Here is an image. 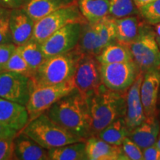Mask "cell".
I'll list each match as a JSON object with an SVG mask.
<instances>
[{"mask_svg": "<svg viewBox=\"0 0 160 160\" xmlns=\"http://www.w3.org/2000/svg\"><path fill=\"white\" fill-rule=\"evenodd\" d=\"M11 10L5 8L2 11L0 12V28H2L5 26L9 25V16Z\"/></svg>", "mask_w": 160, "mask_h": 160, "instance_id": "38", "label": "cell"}, {"mask_svg": "<svg viewBox=\"0 0 160 160\" xmlns=\"http://www.w3.org/2000/svg\"><path fill=\"white\" fill-rule=\"evenodd\" d=\"M17 47L13 42L0 44V72L3 71L6 63L14 53Z\"/></svg>", "mask_w": 160, "mask_h": 160, "instance_id": "32", "label": "cell"}, {"mask_svg": "<svg viewBox=\"0 0 160 160\" xmlns=\"http://www.w3.org/2000/svg\"><path fill=\"white\" fill-rule=\"evenodd\" d=\"M22 131L47 150L85 140L58 125L46 113L28 122Z\"/></svg>", "mask_w": 160, "mask_h": 160, "instance_id": "4", "label": "cell"}, {"mask_svg": "<svg viewBox=\"0 0 160 160\" xmlns=\"http://www.w3.org/2000/svg\"><path fill=\"white\" fill-rule=\"evenodd\" d=\"M45 113L56 123L82 139L91 137L87 98L76 88L53 104Z\"/></svg>", "mask_w": 160, "mask_h": 160, "instance_id": "1", "label": "cell"}, {"mask_svg": "<svg viewBox=\"0 0 160 160\" xmlns=\"http://www.w3.org/2000/svg\"><path fill=\"white\" fill-rule=\"evenodd\" d=\"M160 91V70H153L143 74L140 97L146 117L157 116V106Z\"/></svg>", "mask_w": 160, "mask_h": 160, "instance_id": "13", "label": "cell"}, {"mask_svg": "<svg viewBox=\"0 0 160 160\" xmlns=\"http://www.w3.org/2000/svg\"><path fill=\"white\" fill-rule=\"evenodd\" d=\"M157 42H158V45H159V48H160V41H158Z\"/></svg>", "mask_w": 160, "mask_h": 160, "instance_id": "44", "label": "cell"}, {"mask_svg": "<svg viewBox=\"0 0 160 160\" xmlns=\"http://www.w3.org/2000/svg\"><path fill=\"white\" fill-rule=\"evenodd\" d=\"M109 14L116 19L139 13L133 0H108Z\"/></svg>", "mask_w": 160, "mask_h": 160, "instance_id": "28", "label": "cell"}, {"mask_svg": "<svg viewBox=\"0 0 160 160\" xmlns=\"http://www.w3.org/2000/svg\"><path fill=\"white\" fill-rule=\"evenodd\" d=\"M88 22L79 11L78 5L58 10L35 22L31 40L41 44L51 34L71 23Z\"/></svg>", "mask_w": 160, "mask_h": 160, "instance_id": "7", "label": "cell"}, {"mask_svg": "<svg viewBox=\"0 0 160 160\" xmlns=\"http://www.w3.org/2000/svg\"><path fill=\"white\" fill-rule=\"evenodd\" d=\"M87 98L91 136H96L110 123L120 117H125L126 112V91H112L102 84Z\"/></svg>", "mask_w": 160, "mask_h": 160, "instance_id": "2", "label": "cell"}, {"mask_svg": "<svg viewBox=\"0 0 160 160\" xmlns=\"http://www.w3.org/2000/svg\"><path fill=\"white\" fill-rule=\"evenodd\" d=\"M155 34L157 41H160V23L156 25L155 28Z\"/></svg>", "mask_w": 160, "mask_h": 160, "instance_id": "40", "label": "cell"}, {"mask_svg": "<svg viewBox=\"0 0 160 160\" xmlns=\"http://www.w3.org/2000/svg\"><path fill=\"white\" fill-rule=\"evenodd\" d=\"M130 131L128 128L125 118L120 117L106 126L97 135L106 142L116 146H121L126 137L129 136Z\"/></svg>", "mask_w": 160, "mask_h": 160, "instance_id": "22", "label": "cell"}, {"mask_svg": "<svg viewBox=\"0 0 160 160\" xmlns=\"http://www.w3.org/2000/svg\"><path fill=\"white\" fill-rule=\"evenodd\" d=\"M98 36L97 23L86 22L82 25L81 34L76 48L82 54L94 55L95 45Z\"/></svg>", "mask_w": 160, "mask_h": 160, "instance_id": "27", "label": "cell"}, {"mask_svg": "<svg viewBox=\"0 0 160 160\" xmlns=\"http://www.w3.org/2000/svg\"><path fill=\"white\" fill-rule=\"evenodd\" d=\"M75 5L78 0H30L23 8L36 22L53 12Z\"/></svg>", "mask_w": 160, "mask_h": 160, "instance_id": "19", "label": "cell"}, {"mask_svg": "<svg viewBox=\"0 0 160 160\" xmlns=\"http://www.w3.org/2000/svg\"><path fill=\"white\" fill-rule=\"evenodd\" d=\"M78 7L86 21L96 24L109 14L108 0H78Z\"/></svg>", "mask_w": 160, "mask_h": 160, "instance_id": "21", "label": "cell"}, {"mask_svg": "<svg viewBox=\"0 0 160 160\" xmlns=\"http://www.w3.org/2000/svg\"><path fill=\"white\" fill-rule=\"evenodd\" d=\"M17 50L29 66L32 76L46 59L42 51L41 44L33 40H30L22 45L17 46Z\"/></svg>", "mask_w": 160, "mask_h": 160, "instance_id": "26", "label": "cell"}, {"mask_svg": "<svg viewBox=\"0 0 160 160\" xmlns=\"http://www.w3.org/2000/svg\"><path fill=\"white\" fill-rule=\"evenodd\" d=\"M121 147L128 160L143 159L142 149L129 137L125 138Z\"/></svg>", "mask_w": 160, "mask_h": 160, "instance_id": "31", "label": "cell"}, {"mask_svg": "<svg viewBox=\"0 0 160 160\" xmlns=\"http://www.w3.org/2000/svg\"><path fill=\"white\" fill-rule=\"evenodd\" d=\"M98 36L96 42L94 55L97 56L104 48L116 42V18L107 15L97 23Z\"/></svg>", "mask_w": 160, "mask_h": 160, "instance_id": "24", "label": "cell"}, {"mask_svg": "<svg viewBox=\"0 0 160 160\" xmlns=\"http://www.w3.org/2000/svg\"><path fill=\"white\" fill-rule=\"evenodd\" d=\"M51 160H85V140L48 150Z\"/></svg>", "mask_w": 160, "mask_h": 160, "instance_id": "23", "label": "cell"}, {"mask_svg": "<svg viewBox=\"0 0 160 160\" xmlns=\"http://www.w3.org/2000/svg\"><path fill=\"white\" fill-rule=\"evenodd\" d=\"M13 157L17 160H48V150L22 131L18 132L13 139Z\"/></svg>", "mask_w": 160, "mask_h": 160, "instance_id": "15", "label": "cell"}, {"mask_svg": "<svg viewBox=\"0 0 160 160\" xmlns=\"http://www.w3.org/2000/svg\"><path fill=\"white\" fill-rule=\"evenodd\" d=\"M82 23H71L54 32L41 43L45 58L62 54L74 49L81 34Z\"/></svg>", "mask_w": 160, "mask_h": 160, "instance_id": "11", "label": "cell"}, {"mask_svg": "<svg viewBox=\"0 0 160 160\" xmlns=\"http://www.w3.org/2000/svg\"><path fill=\"white\" fill-rule=\"evenodd\" d=\"M0 5H1V6H3V7H4L3 3H2V0H0Z\"/></svg>", "mask_w": 160, "mask_h": 160, "instance_id": "43", "label": "cell"}, {"mask_svg": "<svg viewBox=\"0 0 160 160\" xmlns=\"http://www.w3.org/2000/svg\"><path fill=\"white\" fill-rule=\"evenodd\" d=\"M18 132L19 131L0 123V139H13Z\"/></svg>", "mask_w": 160, "mask_h": 160, "instance_id": "36", "label": "cell"}, {"mask_svg": "<svg viewBox=\"0 0 160 160\" xmlns=\"http://www.w3.org/2000/svg\"><path fill=\"white\" fill-rule=\"evenodd\" d=\"M4 7L9 9L22 8L29 2L30 0H2Z\"/></svg>", "mask_w": 160, "mask_h": 160, "instance_id": "35", "label": "cell"}, {"mask_svg": "<svg viewBox=\"0 0 160 160\" xmlns=\"http://www.w3.org/2000/svg\"><path fill=\"white\" fill-rule=\"evenodd\" d=\"M142 79L143 73H140L134 82L126 91V112L124 118L130 132L139 125L146 118L140 97V87Z\"/></svg>", "mask_w": 160, "mask_h": 160, "instance_id": "12", "label": "cell"}, {"mask_svg": "<svg viewBox=\"0 0 160 160\" xmlns=\"http://www.w3.org/2000/svg\"><path fill=\"white\" fill-rule=\"evenodd\" d=\"M142 73L133 60L124 62L101 64L102 84L112 91L125 92Z\"/></svg>", "mask_w": 160, "mask_h": 160, "instance_id": "8", "label": "cell"}, {"mask_svg": "<svg viewBox=\"0 0 160 160\" xmlns=\"http://www.w3.org/2000/svg\"><path fill=\"white\" fill-rule=\"evenodd\" d=\"M96 58L100 64L124 62L133 60L129 48L117 42L104 48L99 54L96 56Z\"/></svg>", "mask_w": 160, "mask_h": 160, "instance_id": "25", "label": "cell"}, {"mask_svg": "<svg viewBox=\"0 0 160 160\" xmlns=\"http://www.w3.org/2000/svg\"><path fill=\"white\" fill-rule=\"evenodd\" d=\"M34 25L35 22L23 8L11 9L9 16V29L13 43L19 46L30 41Z\"/></svg>", "mask_w": 160, "mask_h": 160, "instance_id": "14", "label": "cell"}, {"mask_svg": "<svg viewBox=\"0 0 160 160\" xmlns=\"http://www.w3.org/2000/svg\"><path fill=\"white\" fill-rule=\"evenodd\" d=\"M75 88L85 97L93 93L102 84L101 64L95 56L83 54L73 75Z\"/></svg>", "mask_w": 160, "mask_h": 160, "instance_id": "10", "label": "cell"}, {"mask_svg": "<svg viewBox=\"0 0 160 160\" xmlns=\"http://www.w3.org/2000/svg\"><path fill=\"white\" fill-rule=\"evenodd\" d=\"M160 132V123L155 117H146L145 119L130 132L128 137L142 149L155 145Z\"/></svg>", "mask_w": 160, "mask_h": 160, "instance_id": "18", "label": "cell"}, {"mask_svg": "<svg viewBox=\"0 0 160 160\" xmlns=\"http://www.w3.org/2000/svg\"><path fill=\"white\" fill-rule=\"evenodd\" d=\"M143 24L136 15L116 19V42L129 47L139 35Z\"/></svg>", "mask_w": 160, "mask_h": 160, "instance_id": "20", "label": "cell"}, {"mask_svg": "<svg viewBox=\"0 0 160 160\" xmlns=\"http://www.w3.org/2000/svg\"><path fill=\"white\" fill-rule=\"evenodd\" d=\"M139 14L149 25H156L160 23V0L150 2L139 9Z\"/></svg>", "mask_w": 160, "mask_h": 160, "instance_id": "30", "label": "cell"}, {"mask_svg": "<svg viewBox=\"0 0 160 160\" xmlns=\"http://www.w3.org/2000/svg\"><path fill=\"white\" fill-rule=\"evenodd\" d=\"M34 84L31 77L11 71L0 72V97L26 105Z\"/></svg>", "mask_w": 160, "mask_h": 160, "instance_id": "9", "label": "cell"}, {"mask_svg": "<svg viewBox=\"0 0 160 160\" xmlns=\"http://www.w3.org/2000/svg\"><path fill=\"white\" fill-rule=\"evenodd\" d=\"M73 89H75L73 77L59 84L34 87L25 105L29 116L28 122L45 113L53 104Z\"/></svg>", "mask_w": 160, "mask_h": 160, "instance_id": "6", "label": "cell"}, {"mask_svg": "<svg viewBox=\"0 0 160 160\" xmlns=\"http://www.w3.org/2000/svg\"><path fill=\"white\" fill-rule=\"evenodd\" d=\"M13 139H0V160L13 159Z\"/></svg>", "mask_w": 160, "mask_h": 160, "instance_id": "33", "label": "cell"}, {"mask_svg": "<svg viewBox=\"0 0 160 160\" xmlns=\"http://www.w3.org/2000/svg\"><path fill=\"white\" fill-rule=\"evenodd\" d=\"M13 42L11 31L9 29V25L3 27L2 28H0V44H5Z\"/></svg>", "mask_w": 160, "mask_h": 160, "instance_id": "37", "label": "cell"}, {"mask_svg": "<svg viewBox=\"0 0 160 160\" xmlns=\"http://www.w3.org/2000/svg\"><path fill=\"white\" fill-rule=\"evenodd\" d=\"M128 48L133 60L143 74L160 70V48L154 31L143 26L139 35Z\"/></svg>", "mask_w": 160, "mask_h": 160, "instance_id": "5", "label": "cell"}, {"mask_svg": "<svg viewBox=\"0 0 160 160\" xmlns=\"http://www.w3.org/2000/svg\"><path fill=\"white\" fill-rule=\"evenodd\" d=\"M133 1H134V3L137 7V8L139 9L142 6L147 5V4L150 2H152L155 1V0H133Z\"/></svg>", "mask_w": 160, "mask_h": 160, "instance_id": "39", "label": "cell"}, {"mask_svg": "<svg viewBox=\"0 0 160 160\" xmlns=\"http://www.w3.org/2000/svg\"><path fill=\"white\" fill-rule=\"evenodd\" d=\"M2 71H11L32 77V72L25 60L16 49L4 68Z\"/></svg>", "mask_w": 160, "mask_h": 160, "instance_id": "29", "label": "cell"}, {"mask_svg": "<svg viewBox=\"0 0 160 160\" xmlns=\"http://www.w3.org/2000/svg\"><path fill=\"white\" fill-rule=\"evenodd\" d=\"M4 8H5V7H3V6L0 5V12H2L4 10Z\"/></svg>", "mask_w": 160, "mask_h": 160, "instance_id": "42", "label": "cell"}, {"mask_svg": "<svg viewBox=\"0 0 160 160\" xmlns=\"http://www.w3.org/2000/svg\"><path fill=\"white\" fill-rule=\"evenodd\" d=\"M143 160H160V149L155 145L142 150Z\"/></svg>", "mask_w": 160, "mask_h": 160, "instance_id": "34", "label": "cell"}, {"mask_svg": "<svg viewBox=\"0 0 160 160\" xmlns=\"http://www.w3.org/2000/svg\"><path fill=\"white\" fill-rule=\"evenodd\" d=\"M159 98H160V91H159Z\"/></svg>", "mask_w": 160, "mask_h": 160, "instance_id": "45", "label": "cell"}, {"mask_svg": "<svg viewBox=\"0 0 160 160\" xmlns=\"http://www.w3.org/2000/svg\"><path fill=\"white\" fill-rule=\"evenodd\" d=\"M28 120V113L25 105L0 97V123L20 131Z\"/></svg>", "mask_w": 160, "mask_h": 160, "instance_id": "17", "label": "cell"}, {"mask_svg": "<svg viewBox=\"0 0 160 160\" xmlns=\"http://www.w3.org/2000/svg\"><path fill=\"white\" fill-rule=\"evenodd\" d=\"M82 55L75 48L62 54L46 58L31 77L34 87L56 85L73 78Z\"/></svg>", "mask_w": 160, "mask_h": 160, "instance_id": "3", "label": "cell"}, {"mask_svg": "<svg viewBox=\"0 0 160 160\" xmlns=\"http://www.w3.org/2000/svg\"><path fill=\"white\" fill-rule=\"evenodd\" d=\"M85 152L89 160H128L121 146L111 145L97 136L85 140Z\"/></svg>", "mask_w": 160, "mask_h": 160, "instance_id": "16", "label": "cell"}, {"mask_svg": "<svg viewBox=\"0 0 160 160\" xmlns=\"http://www.w3.org/2000/svg\"><path fill=\"white\" fill-rule=\"evenodd\" d=\"M155 145L157 146L158 148L160 149V132H159V136H158L157 140V142H156Z\"/></svg>", "mask_w": 160, "mask_h": 160, "instance_id": "41", "label": "cell"}]
</instances>
